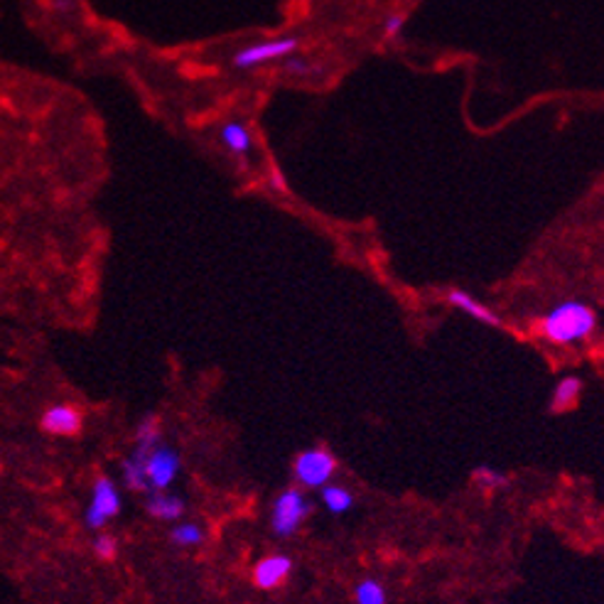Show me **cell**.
Here are the masks:
<instances>
[{
	"mask_svg": "<svg viewBox=\"0 0 604 604\" xmlns=\"http://www.w3.org/2000/svg\"><path fill=\"white\" fill-rule=\"evenodd\" d=\"M597 330V315L583 300H565L539 319V334L555 347L587 341Z\"/></svg>",
	"mask_w": 604,
	"mask_h": 604,
	"instance_id": "cell-1",
	"label": "cell"
},
{
	"mask_svg": "<svg viewBox=\"0 0 604 604\" xmlns=\"http://www.w3.org/2000/svg\"><path fill=\"white\" fill-rule=\"evenodd\" d=\"M312 514V501L302 486H287L273 499L271 506V531L278 539H293Z\"/></svg>",
	"mask_w": 604,
	"mask_h": 604,
	"instance_id": "cell-2",
	"label": "cell"
},
{
	"mask_svg": "<svg viewBox=\"0 0 604 604\" xmlns=\"http://www.w3.org/2000/svg\"><path fill=\"white\" fill-rule=\"evenodd\" d=\"M340 462L334 457V452L325 445H315L297 455L293 460V477H295L297 486L302 489H322L325 484H330L337 474Z\"/></svg>",
	"mask_w": 604,
	"mask_h": 604,
	"instance_id": "cell-3",
	"label": "cell"
},
{
	"mask_svg": "<svg viewBox=\"0 0 604 604\" xmlns=\"http://www.w3.org/2000/svg\"><path fill=\"white\" fill-rule=\"evenodd\" d=\"M119 514H121V494H119L116 484L109 477H96L94 492H91V504L84 511L87 528L101 531L111 518H116Z\"/></svg>",
	"mask_w": 604,
	"mask_h": 604,
	"instance_id": "cell-4",
	"label": "cell"
},
{
	"mask_svg": "<svg viewBox=\"0 0 604 604\" xmlns=\"http://www.w3.org/2000/svg\"><path fill=\"white\" fill-rule=\"evenodd\" d=\"M295 50V37H275V40L248 44V47L239 50L236 55L231 57V65L236 66V69H253V66L268 65V62H275V59H286Z\"/></svg>",
	"mask_w": 604,
	"mask_h": 604,
	"instance_id": "cell-5",
	"label": "cell"
},
{
	"mask_svg": "<svg viewBox=\"0 0 604 604\" xmlns=\"http://www.w3.org/2000/svg\"><path fill=\"white\" fill-rule=\"evenodd\" d=\"M180 455L167 445H157L150 457L145 460V474H148V484L150 492H165L170 484L175 482V477L180 474Z\"/></svg>",
	"mask_w": 604,
	"mask_h": 604,
	"instance_id": "cell-6",
	"label": "cell"
},
{
	"mask_svg": "<svg viewBox=\"0 0 604 604\" xmlns=\"http://www.w3.org/2000/svg\"><path fill=\"white\" fill-rule=\"evenodd\" d=\"M295 562L286 553H273L265 555L253 565V585L258 590H278L287 583V577L293 575Z\"/></svg>",
	"mask_w": 604,
	"mask_h": 604,
	"instance_id": "cell-7",
	"label": "cell"
},
{
	"mask_svg": "<svg viewBox=\"0 0 604 604\" xmlns=\"http://www.w3.org/2000/svg\"><path fill=\"white\" fill-rule=\"evenodd\" d=\"M40 428L50 435H77L84 428V416L81 410L69 403H62V406H52L47 408L40 417Z\"/></svg>",
	"mask_w": 604,
	"mask_h": 604,
	"instance_id": "cell-8",
	"label": "cell"
},
{
	"mask_svg": "<svg viewBox=\"0 0 604 604\" xmlns=\"http://www.w3.org/2000/svg\"><path fill=\"white\" fill-rule=\"evenodd\" d=\"M447 302H450L455 310H460V312L470 315V317L477 319V322L486 325V327H501V317L496 315L494 310L486 308L484 302H479V300L474 295H470V293H464L462 287H452L450 293H447Z\"/></svg>",
	"mask_w": 604,
	"mask_h": 604,
	"instance_id": "cell-9",
	"label": "cell"
},
{
	"mask_svg": "<svg viewBox=\"0 0 604 604\" xmlns=\"http://www.w3.org/2000/svg\"><path fill=\"white\" fill-rule=\"evenodd\" d=\"M583 396V378L580 376H562L561 381L553 388L550 396V410L553 413H568L572 408H577Z\"/></svg>",
	"mask_w": 604,
	"mask_h": 604,
	"instance_id": "cell-10",
	"label": "cell"
},
{
	"mask_svg": "<svg viewBox=\"0 0 604 604\" xmlns=\"http://www.w3.org/2000/svg\"><path fill=\"white\" fill-rule=\"evenodd\" d=\"M145 508L150 516L157 521H167V524H175L185 516V501L180 496L165 494V492H150Z\"/></svg>",
	"mask_w": 604,
	"mask_h": 604,
	"instance_id": "cell-11",
	"label": "cell"
},
{
	"mask_svg": "<svg viewBox=\"0 0 604 604\" xmlns=\"http://www.w3.org/2000/svg\"><path fill=\"white\" fill-rule=\"evenodd\" d=\"M319 501H322V506H325L330 514H334V516H341V514L352 511L354 504H356L352 489H347V486H341V484L334 482L325 484V486L319 489Z\"/></svg>",
	"mask_w": 604,
	"mask_h": 604,
	"instance_id": "cell-12",
	"label": "cell"
},
{
	"mask_svg": "<svg viewBox=\"0 0 604 604\" xmlns=\"http://www.w3.org/2000/svg\"><path fill=\"white\" fill-rule=\"evenodd\" d=\"M160 435H163V430H160V417L155 416V413L143 416L141 425H138V432H135L138 447H135L133 455H135V457H141V460H148V457H150V452L160 445Z\"/></svg>",
	"mask_w": 604,
	"mask_h": 604,
	"instance_id": "cell-13",
	"label": "cell"
},
{
	"mask_svg": "<svg viewBox=\"0 0 604 604\" xmlns=\"http://www.w3.org/2000/svg\"><path fill=\"white\" fill-rule=\"evenodd\" d=\"M221 143L229 148L231 153L236 155V157H246V155L251 153L253 148V141H251V133H248V128L243 126V123L239 121H229L221 126Z\"/></svg>",
	"mask_w": 604,
	"mask_h": 604,
	"instance_id": "cell-14",
	"label": "cell"
},
{
	"mask_svg": "<svg viewBox=\"0 0 604 604\" xmlns=\"http://www.w3.org/2000/svg\"><path fill=\"white\" fill-rule=\"evenodd\" d=\"M123 484L133 489V492H150V484H148V474H145V460L131 455L128 460L123 462L121 467Z\"/></svg>",
	"mask_w": 604,
	"mask_h": 604,
	"instance_id": "cell-15",
	"label": "cell"
},
{
	"mask_svg": "<svg viewBox=\"0 0 604 604\" xmlns=\"http://www.w3.org/2000/svg\"><path fill=\"white\" fill-rule=\"evenodd\" d=\"M354 602L356 604H388L386 587L376 577H363L354 585Z\"/></svg>",
	"mask_w": 604,
	"mask_h": 604,
	"instance_id": "cell-16",
	"label": "cell"
},
{
	"mask_svg": "<svg viewBox=\"0 0 604 604\" xmlns=\"http://www.w3.org/2000/svg\"><path fill=\"white\" fill-rule=\"evenodd\" d=\"M170 540L175 546H180V548H195L199 543H204V531H202V526L189 524V521L175 524V526L170 528Z\"/></svg>",
	"mask_w": 604,
	"mask_h": 604,
	"instance_id": "cell-17",
	"label": "cell"
},
{
	"mask_svg": "<svg viewBox=\"0 0 604 604\" xmlns=\"http://www.w3.org/2000/svg\"><path fill=\"white\" fill-rule=\"evenodd\" d=\"M472 479H474V484H479V486L486 489V492H492V489H501V486L508 484V477H506L504 472L494 470V467H489V464H479V467L472 472Z\"/></svg>",
	"mask_w": 604,
	"mask_h": 604,
	"instance_id": "cell-18",
	"label": "cell"
},
{
	"mask_svg": "<svg viewBox=\"0 0 604 604\" xmlns=\"http://www.w3.org/2000/svg\"><path fill=\"white\" fill-rule=\"evenodd\" d=\"M94 553L99 555L101 561H116V555H119V543H116V539L109 536V533H99V539L94 540Z\"/></svg>",
	"mask_w": 604,
	"mask_h": 604,
	"instance_id": "cell-19",
	"label": "cell"
},
{
	"mask_svg": "<svg viewBox=\"0 0 604 604\" xmlns=\"http://www.w3.org/2000/svg\"><path fill=\"white\" fill-rule=\"evenodd\" d=\"M403 25H406V15H391L384 25L386 40H396L398 34H401V30H403Z\"/></svg>",
	"mask_w": 604,
	"mask_h": 604,
	"instance_id": "cell-20",
	"label": "cell"
},
{
	"mask_svg": "<svg viewBox=\"0 0 604 604\" xmlns=\"http://www.w3.org/2000/svg\"><path fill=\"white\" fill-rule=\"evenodd\" d=\"M286 72L287 74H295V77H300V74H308L310 65L308 62H302V59H287Z\"/></svg>",
	"mask_w": 604,
	"mask_h": 604,
	"instance_id": "cell-21",
	"label": "cell"
}]
</instances>
